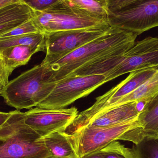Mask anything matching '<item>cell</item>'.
Listing matches in <instances>:
<instances>
[{"instance_id":"6da1fadb","label":"cell","mask_w":158,"mask_h":158,"mask_svg":"<svg viewBox=\"0 0 158 158\" xmlns=\"http://www.w3.org/2000/svg\"><path fill=\"white\" fill-rule=\"evenodd\" d=\"M138 36L134 32L111 27L106 34L56 62L43 66L46 70L48 81H56L65 78L74 70L91 60L108 53L120 45L135 42Z\"/></svg>"},{"instance_id":"7a4b0ae2","label":"cell","mask_w":158,"mask_h":158,"mask_svg":"<svg viewBox=\"0 0 158 158\" xmlns=\"http://www.w3.org/2000/svg\"><path fill=\"white\" fill-rule=\"evenodd\" d=\"M25 112L12 111L0 126V158H52L38 140L41 136L25 123Z\"/></svg>"},{"instance_id":"3957f363","label":"cell","mask_w":158,"mask_h":158,"mask_svg":"<svg viewBox=\"0 0 158 158\" xmlns=\"http://www.w3.org/2000/svg\"><path fill=\"white\" fill-rule=\"evenodd\" d=\"M56 84L48 81L45 68L40 64L9 81L1 96L7 105L17 110L30 109L48 96Z\"/></svg>"},{"instance_id":"277c9868","label":"cell","mask_w":158,"mask_h":158,"mask_svg":"<svg viewBox=\"0 0 158 158\" xmlns=\"http://www.w3.org/2000/svg\"><path fill=\"white\" fill-rule=\"evenodd\" d=\"M31 11L33 23L44 34L110 27L107 19L77 10L64 2L43 11Z\"/></svg>"},{"instance_id":"5b68a950","label":"cell","mask_w":158,"mask_h":158,"mask_svg":"<svg viewBox=\"0 0 158 158\" xmlns=\"http://www.w3.org/2000/svg\"><path fill=\"white\" fill-rule=\"evenodd\" d=\"M158 70V67H152L131 72L125 80L114 88L97 98L92 106L79 113L69 125V129L75 131L85 126L97 115L148 81Z\"/></svg>"},{"instance_id":"8992f818","label":"cell","mask_w":158,"mask_h":158,"mask_svg":"<svg viewBox=\"0 0 158 158\" xmlns=\"http://www.w3.org/2000/svg\"><path fill=\"white\" fill-rule=\"evenodd\" d=\"M138 117L125 122L106 127L85 126L68 134L79 158L98 152L129 130L140 126Z\"/></svg>"},{"instance_id":"52a82bcc","label":"cell","mask_w":158,"mask_h":158,"mask_svg":"<svg viewBox=\"0 0 158 158\" xmlns=\"http://www.w3.org/2000/svg\"><path fill=\"white\" fill-rule=\"evenodd\" d=\"M104 75L72 76L56 81L52 91L36 107L51 110L64 108L106 83Z\"/></svg>"},{"instance_id":"ba28073f","label":"cell","mask_w":158,"mask_h":158,"mask_svg":"<svg viewBox=\"0 0 158 158\" xmlns=\"http://www.w3.org/2000/svg\"><path fill=\"white\" fill-rule=\"evenodd\" d=\"M110 26L138 35L158 27V0H139L110 13Z\"/></svg>"},{"instance_id":"9c48e42d","label":"cell","mask_w":158,"mask_h":158,"mask_svg":"<svg viewBox=\"0 0 158 158\" xmlns=\"http://www.w3.org/2000/svg\"><path fill=\"white\" fill-rule=\"evenodd\" d=\"M111 27L45 33L46 56L41 64L56 62L79 47L106 34Z\"/></svg>"},{"instance_id":"30bf717a","label":"cell","mask_w":158,"mask_h":158,"mask_svg":"<svg viewBox=\"0 0 158 158\" xmlns=\"http://www.w3.org/2000/svg\"><path fill=\"white\" fill-rule=\"evenodd\" d=\"M158 67V38L148 37L135 44L123 54L120 63L104 76L105 83L128 73Z\"/></svg>"},{"instance_id":"8fae6325","label":"cell","mask_w":158,"mask_h":158,"mask_svg":"<svg viewBox=\"0 0 158 158\" xmlns=\"http://www.w3.org/2000/svg\"><path fill=\"white\" fill-rule=\"evenodd\" d=\"M25 112V123L41 137L55 132H65L79 114L76 107L57 110L35 107Z\"/></svg>"},{"instance_id":"7c38bea8","label":"cell","mask_w":158,"mask_h":158,"mask_svg":"<svg viewBox=\"0 0 158 158\" xmlns=\"http://www.w3.org/2000/svg\"><path fill=\"white\" fill-rule=\"evenodd\" d=\"M138 120L139 127L127 131L118 140L136 144L145 138L158 137V94L146 105L139 113Z\"/></svg>"},{"instance_id":"4fadbf2b","label":"cell","mask_w":158,"mask_h":158,"mask_svg":"<svg viewBox=\"0 0 158 158\" xmlns=\"http://www.w3.org/2000/svg\"><path fill=\"white\" fill-rule=\"evenodd\" d=\"M135 44V42H131L120 45L108 53L97 57L77 69L67 77L72 76L105 75L120 63L123 54Z\"/></svg>"},{"instance_id":"5bb4252c","label":"cell","mask_w":158,"mask_h":158,"mask_svg":"<svg viewBox=\"0 0 158 158\" xmlns=\"http://www.w3.org/2000/svg\"><path fill=\"white\" fill-rule=\"evenodd\" d=\"M139 113L137 108V102H130L101 112L93 118L85 126L94 127L112 126L138 117Z\"/></svg>"},{"instance_id":"9a60e30c","label":"cell","mask_w":158,"mask_h":158,"mask_svg":"<svg viewBox=\"0 0 158 158\" xmlns=\"http://www.w3.org/2000/svg\"><path fill=\"white\" fill-rule=\"evenodd\" d=\"M32 18V11L21 1L0 8V36Z\"/></svg>"},{"instance_id":"2e32d148","label":"cell","mask_w":158,"mask_h":158,"mask_svg":"<svg viewBox=\"0 0 158 158\" xmlns=\"http://www.w3.org/2000/svg\"><path fill=\"white\" fill-rule=\"evenodd\" d=\"M38 141L46 147L52 158L77 156L69 135L65 132H55L42 136Z\"/></svg>"},{"instance_id":"e0dca14e","label":"cell","mask_w":158,"mask_h":158,"mask_svg":"<svg viewBox=\"0 0 158 158\" xmlns=\"http://www.w3.org/2000/svg\"><path fill=\"white\" fill-rule=\"evenodd\" d=\"M158 94V70L155 73V75L148 81H147L133 92L125 96L102 112L117 106L130 102L142 103L145 106L148 102Z\"/></svg>"},{"instance_id":"ac0fdd59","label":"cell","mask_w":158,"mask_h":158,"mask_svg":"<svg viewBox=\"0 0 158 158\" xmlns=\"http://www.w3.org/2000/svg\"><path fill=\"white\" fill-rule=\"evenodd\" d=\"M35 50L27 45H17L6 48L0 52L6 66L11 72L28 63Z\"/></svg>"},{"instance_id":"d6986e66","label":"cell","mask_w":158,"mask_h":158,"mask_svg":"<svg viewBox=\"0 0 158 158\" xmlns=\"http://www.w3.org/2000/svg\"><path fill=\"white\" fill-rule=\"evenodd\" d=\"M17 45H27L33 48L36 53L46 52L45 34L41 32L25 34L15 37L0 38V52Z\"/></svg>"},{"instance_id":"ffe728a7","label":"cell","mask_w":158,"mask_h":158,"mask_svg":"<svg viewBox=\"0 0 158 158\" xmlns=\"http://www.w3.org/2000/svg\"><path fill=\"white\" fill-rule=\"evenodd\" d=\"M64 2L70 7L92 15L108 19V0H65Z\"/></svg>"},{"instance_id":"44dd1931","label":"cell","mask_w":158,"mask_h":158,"mask_svg":"<svg viewBox=\"0 0 158 158\" xmlns=\"http://www.w3.org/2000/svg\"><path fill=\"white\" fill-rule=\"evenodd\" d=\"M131 149L135 158H158V137L144 138Z\"/></svg>"},{"instance_id":"7402d4cb","label":"cell","mask_w":158,"mask_h":158,"mask_svg":"<svg viewBox=\"0 0 158 158\" xmlns=\"http://www.w3.org/2000/svg\"><path fill=\"white\" fill-rule=\"evenodd\" d=\"M98 152L103 158H135L131 148L125 147L117 140Z\"/></svg>"},{"instance_id":"603a6c76","label":"cell","mask_w":158,"mask_h":158,"mask_svg":"<svg viewBox=\"0 0 158 158\" xmlns=\"http://www.w3.org/2000/svg\"><path fill=\"white\" fill-rule=\"evenodd\" d=\"M40 32L33 23L32 19L25 22L24 24L16 27L8 32L0 36V38L15 37L30 33Z\"/></svg>"},{"instance_id":"cb8c5ba5","label":"cell","mask_w":158,"mask_h":158,"mask_svg":"<svg viewBox=\"0 0 158 158\" xmlns=\"http://www.w3.org/2000/svg\"><path fill=\"white\" fill-rule=\"evenodd\" d=\"M65 0H21L31 10L43 11L63 3Z\"/></svg>"},{"instance_id":"d4e9b609","label":"cell","mask_w":158,"mask_h":158,"mask_svg":"<svg viewBox=\"0 0 158 158\" xmlns=\"http://www.w3.org/2000/svg\"><path fill=\"white\" fill-rule=\"evenodd\" d=\"M138 1L139 0H108V8L110 13H113Z\"/></svg>"},{"instance_id":"484cf974","label":"cell","mask_w":158,"mask_h":158,"mask_svg":"<svg viewBox=\"0 0 158 158\" xmlns=\"http://www.w3.org/2000/svg\"><path fill=\"white\" fill-rule=\"evenodd\" d=\"M12 73L6 66L2 56L0 54V85L3 88L9 82L8 79Z\"/></svg>"},{"instance_id":"4316f807","label":"cell","mask_w":158,"mask_h":158,"mask_svg":"<svg viewBox=\"0 0 158 158\" xmlns=\"http://www.w3.org/2000/svg\"><path fill=\"white\" fill-rule=\"evenodd\" d=\"M11 113H12V111L8 112L0 111V126L4 123L10 117Z\"/></svg>"},{"instance_id":"83f0119b","label":"cell","mask_w":158,"mask_h":158,"mask_svg":"<svg viewBox=\"0 0 158 158\" xmlns=\"http://www.w3.org/2000/svg\"><path fill=\"white\" fill-rule=\"evenodd\" d=\"M21 0H0V8L11 3L19 2Z\"/></svg>"},{"instance_id":"f1b7e54d","label":"cell","mask_w":158,"mask_h":158,"mask_svg":"<svg viewBox=\"0 0 158 158\" xmlns=\"http://www.w3.org/2000/svg\"><path fill=\"white\" fill-rule=\"evenodd\" d=\"M82 158H103L101 156L99 152H97L95 153H93V154H91V155H88V156H85L84 157Z\"/></svg>"},{"instance_id":"f546056e","label":"cell","mask_w":158,"mask_h":158,"mask_svg":"<svg viewBox=\"0 0 158 158\" xmlns=\"http://www.w3.org/2000/svg\"><path fill=\"white\" fill-rule=\"evenodd\" d=\"M79 158L77 156H74L68 157H62V158Z\"/></svg>"},{"instance_id":"4dcf8cb0","label":"cell","mask_w":158,"mask_h":158,"mask_svg":"<svg viewBox=\"0 0 158 158\" xmlns=\"http://www.w3.org/2000/svg\"><path fill=\"white\" fill-rule=\"evenodd\" d=\"M3 88V87L0 85V90H2Z\"/></svg>"},{"instance_id":"1f68e13d","label":"cell","mask_w":158,"mask_h":158,"mask_svg":"<svg viewBox=\"0 0 158 158\" xmlns=\"http://www.w3.org/2000/svg\"><path fill=\"white\" fill-rule=\"evenodd\" d=\"M2 90H0V95H1V93H2Z\"/></svg>"},{"instance_id":"d6a6232c","label":"cell","mask_w":158,"mask_h":158,"mask_svg":"<svg viewBox=\"0 0 158 158\" xmlns=\"http://www.w3.org/2000/svg\"></svg>"}]
</instances>
